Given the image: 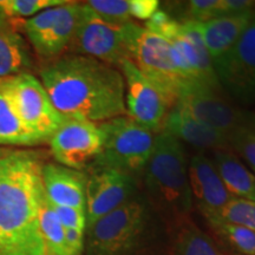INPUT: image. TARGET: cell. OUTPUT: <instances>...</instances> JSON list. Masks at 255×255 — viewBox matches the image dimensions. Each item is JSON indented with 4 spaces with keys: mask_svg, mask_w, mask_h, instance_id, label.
Segmentation results:
<instances>
[{
    "mask_svg": "<svg viewBox=\"0 0 255 255\" xmlns=\"http://www.w3.org/2000/svg\"><path fill=\"white\" fill-rule=\"evenodd\" d=\"M65 239L70 250L73 253L76 255H83V253H84L85 232L79 231V229L65 228Z\"/></svg>",
    "mask_w": 255,
    "mask_h": 255,
    "instance_id": "cell-33",
    "label": "cell"
},
{
    "mask_svg": "<svg viewBox=\"0 0 255 255\" xmlns=\"http://www.w3.org/2000/svg\"><path fill=\"white\" fill-rule=\"evenodd\" d=\"M0 92L38 143H49L65 116L56 109L40 79L33 73L0 78Z\"/></svg>",
    "mask_w": 255,
    "mask_h": 255,
    "instance_id": "cell-8",
    "label": "cell"
},
{
    "mask_svg": "<svg viewBox=\"0 0 255 255\" xmlns=\"http://www.w3.org/2000/svg\"><path fill=\"white\" fill-rule=\"evenodd\" d=\"M8 149L11 148H2V146H0V159L4 157V155L8 151Z\"/></svg>",
    "mask_w": 255,
    "mask_h": 255,
    "instance_id": "cell-34",
    "label": "cell"
},
{
    "mask_svg": "<svg viewBox=\"0 0 255 255\" xmlns=\"http://www.w3.org/2000/svg\"><path fill=\"white\" fill-rule=\"evenodd\" d=\"M82 13V2L68 1L60 6L59 14L50 30L31 47L44 62L63 56L75 36Z\"/></svg>",
    "mask_w": 255,
    "mask_h": 255,
    "instance_id": "cell-19",
    "label": "cell"
},
{
    "mask_svg": "<svg viewBox=\"0 0 255 255\" xmlns=\"http://www.w3.org/2000/svg\"><path fill=\"white\" fill-rule=\"evenodd\" d=\"M44 152L8 149L0 159V255H45L39 213Z\"/></svg>",
    "mask_w": 255,
    "mask_h": 255,
    "instance_id": "cell-2",
    "label": "cell"
},
{
    "mask_svg": "<svg viewBox=\"0 0 255 255\" xmlns=\"http://www.w3.org/2000/svg\"><path fill=\"white\" fill-rule=\"evenodd\" d=\"M174 255H226L207 233L191 222L181 226L175 242Z\"/></svg>",
    "mask_w": 255,
    "mask_h": 255,
    "instance_id": "cell-24",
    "label": "cell"
},
{
    "mask_svg": "<svg viewBox=\"0 0 255 255\" xmlns=\"http://www.w3.org/2000/svg\"><path fill=\"white\" fill-rule=\"evenodd\" d=\"M145 27L169 41L175 65L193 87L216 91L221 88L197 21H177L167 12L158 9L146 20Z\"/></svg>",
    "mask_w": 255,
    "mask_h": 255,
    "instance_id": "cell-4",
    "label": "cell"
},
{
    "mask_svg": "<svg viewBox=\"0 0 255 255\" xmlns=\"http://www.w3.org/2000/svg\"><path fill=\"white\" fill-rule=\"evenodd\" d=\"M41 181L51 205L85 210L87 174L84 171L47 162L41 168Z\"/></svg>",
    "mask_w": 255,
    "mask_h": 255,
    "instance_id": "cell-16",
    "label": "cell"
},
{
    "mask_svg": "<svg viewBox=\"0 0 255 255\" xmlns=\"http://www.w3.org/2000/svg\"><path fill=\"white\" fill-rule=\"evenodd\" d=\"M85 186L87 228L137 194L135 178L113 168L91 165Z\"/></svg>",
    "mask_w": 255,
    "mask_h": 255,
    "instance_id": "cell-14",
    "label": "cell"
},
{
    "mask_svg": "<svg viewBox=\"0 0 255 255\" xmlns=\"http://www.w3.org/2000/svg\"><path fill=\"white\" fill-rule=\"evenodd\" d=\"M188 180L193 203L206 219L214 216L232 199L205 152H197L188 161Z\"/></svg>",
    "mask_w": 255,
    "mask_h": 255,
    "instance_id": "cell-15",
    "label": "cell"
},
{
    "mask_svg": "<svg viewBox=\"0 0 255 255\" xmlns=\"http://www.w3.org/2000/svg\"><path fill=\"white\" fill-rule=\"evenodd\" d=\"M98 126L103 133V146L92 165L116 169L137 180L144 173L157 133L127 115Z\"/></svg>",
    "mask_w": 255,
    "mask_h": 255,
    "instance_id": "cell-7",
    "label": "cell"
},
{
    "mask_svg": "<svg viewBox=\"0 0 255 255\" xmlns=\"http://www.w3.org/2000/svg\"><path fill=\"white\" fill-rule=\"evenodd\" d=\"M39 226L45 255H76L70 250L65 239V228L51 208L46 196L40 206Z\"/></svg>",
    "mask_w": 255,
    "mask_h": 255,
    "instance_id": "cell-23",
    "label": "cell"
},
{
    "mask_svg": "<svg viewBox=\"0 0 255 255\" xmlns=\"http://www.w3.org/2000/svg\"><path fill=\"white\" fill-rule=\"evenodd\" d=\"M220 239L240 255H255V232L225 222H208Z\"/></svg>",
    "mask_w": 255,
    "mask_h": 255,
    "instance_id": "cell-27",
    "label": "cell"
},
{
    "mask_svg": "<svg viewBox=\"0 0 255 255\" xmlns=\"http://www.w3.org/2000/svg\"><path fill=\"white\" fill-rule=\"evenodd\" d=\"M40 145L28 132L15 115L13 108L0 92V146H36Z\"/></svg>",
    "mask_w": 255,
    "mask_h": 255,
    "instance_id": "cell-22",
    "label": "cell"
},
{
    "mask_svg": "<svg viewBox=\"0 0 255 255\" xmlns=\"http://www.w3.org/2000/svg\"><path fill=\"white\" fill-rule=\"evenodd\" d=\"M34 63L32 47L19 27L0 23V78L32 73Z\"/></svg>",
    "mask_w": 255,
    "mask_h": 255,
    "instance_id": "cell-20",
    "label": "cell"
},
{
    "mask_svg": "<svg viewBox=\"0 0 255 255\" xmlns=\"http://www.w3.org/2000/svg\"><path fill=\"white\" fill-rule=\"evenodd\" d=\"M50 150L58 164L83 171L90 168L103 146L98 123L65 117L49 141Z\"/></svg>",
    "mask_w": 255,
    "mask_h": 255,
    "instance_id": "cell-12",
    "label": "cell"
},
{
    "mask_svg": "<svg viewBox=\"0 0 255 255\" xmlns=\"http://www.w3.org/2000/svg\"><path fill=\"white\" fill-rule=\"evenodd\" d=\"M229 149L255 174V127L235 132L229 139Z\"/></svg>",
    "mask_w": 255,
    "mask_h": 255,
    "instance_id": "cell-29",
    "label": "cell"
},
{
    "mask_svg": "<svg viewBox=\"0 0 255 255\" xmlns=\"http://www.w3.org/2000/svg\"><path fill=\"white\" fill-rule=\"evenodd\" d=\"M98 17L109 23L123 25L131 21L130 0H89L84 2Z\"/></svg>",
    "mask_w": 255,
    "mask_h": 255,
    "instance_id": "cell-28",
    "label": "cell"
},
{
    "mask_svg": "<svg viewBox=\"0 0 255 255\" xmlns=\"http://www.w3.org/2000/svg\"><path fill=\"white\" fill-rule=\"evenodd\" d=\"M50 206L64 228L79 229V231L85 232V229H87V218H85L84 209L53 206L51 203Z\"/></svg>",
    "mask_w": 255,
    "mask_h": 255,
    "instance_id": "cell-31",
    "label": "cell"
},
{
    "mask_svg": "<svg viewBox=\"0 0 255 255\" xmlns=\"http://www.w3.org/2000/svg\"><path fill=\"white\" fill-rule=\"evenodd\" d=\"M39 79L63 116L102 123L127 115L122 73L100 60L64 53L41 65Z\"/></svg>",
    "mask_w": 255,
    "mask_h": 255,
    "instance_id": "cell-1",
    "label": "cell"
},
{
    "mask_svg": "<svg viewBox=\"0 0 255 255\" xmlns=\"http://www.w3.org/2000/svg\"><path fill=\"white\" fill-rule=\"evenodd\" d=\"M158 9L157 0H130V14L137 20H149Z\"/></svg>",
    "mask_w": 255,
    "mask_h": 255,
    "instance_id": "cell-32",
    "label": "cell"
},
{
    "mask_svg": "<svg viewBox=\"0 0 255 255\" xmlns=\"http://www.w3.org/2000/svg\"><path fill=\"white\" fill-rule=\"evenodd\" d=\"M68 0H0V23L21 26V21L44 9L64 5Z\"/></svg>",
    "mask_w": 255,
    "mask_h": 255,
    "instance_id": "cell-25",
    "label": "cell"
},
{
    "mask_svg": "<svg viewBox=\"0 0 255 255\" xmlns=\"http://www.w3.org/2000/svg\"><path fill=\"white\" fill-rule=\"evenodd\" d=\"M162 131L174 136L180 142L199 149H208L212 151L229 149L227 136L196 121L176 105L168 114Z\"/></svg>",
    "mask_w": 255,
    "mask_h": 255,
    "instance_id": "cell-18",
    "label": "cell"
},
{
    "mask_svg": "<svg viewBox=\"0 0 255 255\" xmlns=\"http://www.w3.org/2000/svg\"><path fill=\"white\" fill-rule=\"evenodd\" d=\"M150 221V206L136 194L85 229L87 255H128L142 241Z\"/></svg>",
    "mask_w": 255,
    "mask_h": 255,
    "instance_id": "cell-5",
    "label": "cell"
},
{
    "mask_svg": "<svg viewBox=\"0 0 255 255\" xmlns=\"http://www.w3.org/2000/svg\"><path fill=\"white\" fill-rule=\"evenodd\" d=\"M207 221L231 223L255 232V201L232 197L214 216L207 219Z\"/></svg>",
    "mask_w": 255,
    "mask_h": 255,
    "instance_id": "cell-26",
    "label": "cell"
},
{
    "mask_svg": "<svg viewBox=\"0 0 255 255\" xmlns=\"http://www.w3.org/2000/svg\"><path fill=\"white\" fill-rule=\"evenodd\" d=\"M66 53L90 57L119 69L124 60H129L123 25L103 20L83 2L79 23Z\"/></svg>",
    "mask_w": 255,
    "mask_h": 255,
    "instance_id": "cell-10",
    "label": "cell"
},
{
    "mask_svg": "<svg viewBox=\"0 0 255 255\" xmlns=\"http://www.w3.org/2000/svg\"><path fill=\"white\" fill-rule=\"evenodd\" d=\"M210 158L229 195L255 201V174L231 149L213 150Z\"/></svg>",
    "mask_w": 255,
    "mask_h": 255,
    "instance_id": "cell-21",
    "label": "cell"
},
{
    "mask_svg": "<svg viewBox=\"0 0 255 255\" xmlns=\"http://www.w3.org/2000/svg\"><path fill=\"white\" fill-rule=\"evenodd\" d=\"M145 199L168 218L183 222L193 207L188 159L182 142L161 131L143 173Z\"/></svg>",
    "mask_w": 255,
    "mask_h": 255,
    "instance_id": "cell-3",
    "label": "cell"
},
{
    "mask_svg": "<svg viewBox=\"0 0 255 255\" xmlns=\"http://www.w3.org/2000/svg\"><path fill=\"white\" fill-rule=\"evenodd\" d=\"M123 38L130 62L176 100L195 88L177 70L170 44L161 34L131 20L123 24Z\"/></svg>",
    "mask_w": 255,
    "mask_h": 255,
    "instance_id": "cell-6",
    "label": "cell"
},
{
    "mask_svg": "<svg viewBox=\"0 0 255 255\" xmlns=\"http://www.w3.org/2000/svg\"><path fill=\"white\" fill-rule=\"evenodd\" d=\"M186 4V20L203 23L227 14L226 0H191Z\"/></svg>",
    "mask_w": 255,
    "mask_h": 255,
    "instance_id": "cell-30",
    "label": "cell"
},
{
    "mask_svg": "<svg viewBox=\"0 0 255 255\" xmlns=\"http://www.w3.org/2000/svg\"><path fill=\"white\" fill-rule=\"evenodd\" d=\"M175 105L199 122L227 136L228 139L241 129L255 127V114L241 110L209 88L190 89Z\"/></svg>",
    "mask_w": 255,
    "mask_h": 255,
    "instance_id": "cell-11",
    "label": "cell"
},
{
    "mask_svg": "<svg viewBox=\"0 0 255 255\" xmlns=\"http://www.w3.org/2000/svg\"><path fill=\"white\" fill-rule=\"evenodd\" d=\"M213 64L221 87L241 103H254L255 15L235 45Z\"/></svg>",
    "mask_w": 255,
    "mask_h": 255,
    "instance_id": "cell-13",
    "label": "cell"
},
{
    "mask_svg": "<svg viewBox=\"0 0 255 255\" xmlns=\"http://www.w3.org/2000/svg\"><path fill=\"white\" fill-rule=\"evenodd\" d=\"M119 70L126 84L127 116L152 132H161L176 98L142 75L130 60H124Z\"/></svg>",
    "mask_w": 255,
    "mask_h": 255,
    "instance_id": "cell-9",
    "label": "cell"
},
{
    "mask_svg": "<svg viewBox=\"0 0 255 255\" xmlns=\"http://www.w3.org/2000/svg\"><path fill=\"white\" fill-rule=\"evenodd\" d=\"M254 15L255 9H251L199 23L201 36L213 63L225 56L235 45Z\"/></svg>",
    "mask_w": 255,
    "mask_h": 255,
    "instance_id": "cell-17",
    "label": "cell"
}]
</instances>
